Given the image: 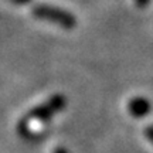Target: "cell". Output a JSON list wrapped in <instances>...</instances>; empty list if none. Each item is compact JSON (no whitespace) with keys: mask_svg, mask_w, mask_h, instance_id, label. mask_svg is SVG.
Instances as JSON below:
<instances>
[{"mask_svg":"<svg viewBox=\"0 0 153 153\" xmlns=\"http://www.w3.org/2000/svg\"><path fill=\"white\" fill-rule=\"evenodd\" d=\"M13 4H17V6H22V4H27V3H30L31 0H10Z\"/></svg>","mask_w":153,"mask_h":153,"instance_id":"obj_6","label":"cell"},{"mask_svg":"<svg viewBox=\"0 0 153 153\" xmlns=\"http://www.w3.org/2000/svg\"><path fill=\"white\" fill-rule=\"evenodd\" d=\"M31 14L37 20L53 23V24L60 26V27L65 28V30H72V28L76 27V17L72 13L51 4L40 3V4L33 6Z\"/></svg>","mask_w":153,"mask_h":153,"instance_id":"obj_2","label":"cell"},{"mask_svg":"<svg viewBox=\"0 0 153 153\" xmlns=\"http://www.w3.org/2000/svg\"><path fill=\"white\" fill-rule=\"evenodd\" d=\"M128 112L133 118H145L152 112V102L145 97H135L128 102Z\"/></svg>","mask_w":153,"mask_h":153,"instance_id":"obj_3","label":"cell"},{"mask_svg":"<svg viewBox=\"0 0 153 153\" xmlns=\"http://www.w3.org/2000/svg\"><path fill=\"white\" fill-rule=\"evenodd\" d=\"M145 136L148 137V140L153 145V125H148L145 128Z\"/></svg>","mask_w":153,"mask_h":153,"instance_id":"obj_4","label":"cell"},{"mask_svg":"<svg viewBox=\"0 0 153 153\" xmlns=\"http://www.w3.org/2000/svg\"><path fill=\"white\" fill-rule=\"evenodd\" d=\"M54 153H70L64 146H58V148L54 149Z\"/></svg>","mask_w":153,"mask_h":153,"instance_id":"obj_7","label":"cell"},{"mask_svg":"<svg viewBox=\"0 0 153 153\" xmlns=\"http://www.w3.org/2000/svg\"><path fill=\"white\" fill-rule=\"evenodd\" d=\"M67 106V98L62 94H54L50 98H47L44 102L36 105L33 109H30L23 118L20 125H26L28 122H50L57 114L64 111Z\"/></svg>","mask_w":153,"mask_h":153,"instance_id":"obj_1","label":"cell"},{"mask_svg":"<svg viewBox=\"0 0 153 153\" xmlns=\"http://www.w3.org/2000/svg\"><path fill=\"white\" fill-rule=\"evenodd\" d=\"M150 3V0H135V4L137 9H146Z\"/></svg>","mask_w":153,"mask_h":153,"instance_id":"obj_5","label":"cell"}]
</instances>
